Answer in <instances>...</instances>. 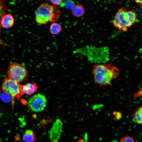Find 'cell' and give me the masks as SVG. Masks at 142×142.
<instances>
[{
  "label": "cell",
  "mask_w": 142,
  "mask_h": 142,
  "mask_svg": "<svg viewBox=\"0 0 142 142\" xmlns=\"http://www.w3.org/2000/svg\"><path fill=\"white\" fill-rule=\"evenodd\" d=\"M92 73L95 82L100 85L106 86L111 85L112 79L118 76L119 71L113 65L105 63L94 65Z\"/></svg>",
  "instance_id": "cell-1"
},
{
  "label": "cell",
  "mask_w": 142,
  "mask_h": 142,
  "mask_svg": "<svg viewBox=\"0 0 142 142\" xmlns=\"http://www.w3.org/2000/svg\"><path fill=\"white\" fill-rule=\"evenodd\" d=\"M61 14L58 6L44 2L40 4L35 12V20L39 24H45L49 22H54L59 18Z\"/></svg>",
  "instance_id": "cell-2"
},
{
  "label": "cell",
  "mask_w": 142,
  "mask_h": 142,
  "mask_svg": "<svg viewBox=\"0 0 142 142\" xmlns=\"http://www.w3.org/2000/svg\"><path fill=\"white\" fill-rule=\"evenodd\" d=\"M7 74L9 78L19 83L26 79L28 72L24 67L18 63L15 62L9 66Z\"/></svg>",
  "instance_id": "cell-3"
},
{
  "label": "cell",
  "mask_w": 142,
  "mask_h": 142,
  "mask_svg": "<svg viewBox=\"0 0 142 142\" xmlns=\"http://www.w3.org/2000/svg\"><path fill=\"white\" fill-rule=\"evenodd\" d=\"M47 103L45 96L43 94L38 93L32 96L27 102V105L31 111L39 112L44 110Z\"/></svg>",
  "instance_id": "cell-4"
},
{
  "label": "cell",
  "mask_w": 142,
  "mask_h": 142,
  "mask_svg": "<svg viewBox=\"0 0 142 142\" xmlns=\"http://www.w3.org/2000/svg\"><path fill=\"white\" fill-rule=\"evenodd\" d=\"M22 85L8 78L6 79L2 85V90L10 94L13 98L19 99L24 94Z\"/></svg>",
  "instance_id": "cell-5"
},
{
  "label": "cell",
  "mask_w": 142,
  "mask_h": 142,
  "mask_svg": "<svg viewBox=\"0 0 142 142\" xmlns=\"http://www.w3.org/2000/svg\"><path fill=\"white\" fill-rule=\"evenodd\" d=\"M126 8L122 7L117 12L113 22L114 26L120 31L125 32L131 26L129 24L126 14Z\"/></svg>",
  "instance_id": "cell-6"
},
{
  "label": "cell",
  "mask_w": 142,
  "mask_h": 142,
  "mask_svg": "<svg viewBox=\"0 0 142 142\" xmlns=\"http://www.w3.org/2000/svg\"><path fill=\"white\" fill-rule=\"evenodd\" d=\"M62 123L61 120L57 119L49 132V137L52 142H58L62 129Z\"/></svg>",
  "instance_id": "cell-7"
},
{
  "label": "cell",
  "mask_w": 142,
  "mask_h": 142,
  "mask_svg": "<svg viewBox=\"0 0 142 142\" xmlns=\"http://www.w3.org/2000/svg\"><path fill=\"white\" fill-rule=\"evenodd\" d=\"M24 93L28 95L34 94L37 90L38 86L35 83H28L22 85Z\"/></svg>",
  "instance_id": "cell-8"
},
{
  "label": "cell",
  "mask_w": 142,
  "mask_h": 142,
  "mask_svg": "<svg viewBox=\"0 0 142 142\" xmlns=\"http://www.w3.org/2000/svg\"><path fill=\"white\" fill-rule=\"evenodd\" d=\"M14 23V19L13 16L10 14H5L2 18L1 22V26L5 28L12 27Z\"/></svg>",
  "instance_id": "cell-9"
},
{
  "label": "cell",
  "mask_w": 142,
  "mask_h": 142,
  "mask_svg": "<svg viewBox=\"0 0 142 142\" xmlns=\"http://www.w3.org/2000/svg\"><path fill=\"white\" fill-rule=\"evenodd\" d=\"M71 11L72 15L76 17L82 16L85 13V9L83 6L80 4L75 5Z\"/></svg>",
  "instance_id": "cell-10"
},
{
  "label": "cell",
  "mask_w": 142,
  "mask_h": 142,
  "mask_svg": "<svg viewBox=\"0 0 142 142\" xmlns=\"http://www.w3.org/2000/svg\"><path fill=\"white\" fill-rule=\"evenodd\" d=\"M23 139L25 142H35L36 137L33 131L31 129H28L24 132Z\"/></svg>",
  "instance_id": "cell-11"
},
{
  "label": "cell",
  "mask_w": 142,
  "mask_h": 142,
  "mask_svg": "<svg viewBox=\"0 0 142 142\" xmlns=\"http://www.w3.org/2000/svg\"><path fill=\"white\" fill-rule=\"evenodd\" d=\"M132 120L134 122L142 125V106L138 108L134 112Z\"/></svg>",
  "instance_id": "cell-12"
},
{
  "label": "cell",
  "mask_w": 142,
  "mask_h": 142,
  "mask_svg": "<svg viewBox=\"0 0 142 142\" xmlns=\"http://www.w3.org/2000/svg\"><path fill=\"white\" fill-rule=\"evenodd\" d=\"M126 14L128 21L131 26L136 21L137 17L136 13L134 10H130L126 11Z\"/></svg>",
  "instance_id": "cell-13"
},
{
  "label": "cell",
  "mask_w": 142,
  "mask_h": 142,
  "mask_svg": "<svg viewBox=\"0 0 142 142\" xmlns=\"http://www.w3.org/2000/svg\"><path fill=\"white\" fill-rule=\"evenodd\" d=\"M62 27L59 24L56 22H53L50 25L49 31L51 34L56 35L60 33L62 31Z\"/></svg>",
  "instance_id": "cell-14"
},
{
  "label": "cell",
  "mask_w": 142,
  "mask_h": 142,
  "mask_svg": "<svg viewBox=\"0 0 142 142\" xmlns=\"http://www.w3.org/2000/svg\"><path fill=\"white\" fill-rule=\"evenodd\" d=\"M7 7L5 2L3 0H0V34L1 32V21L3 17L5 14Z\"/></svg>",
  "instance_id": "cell-15"
},
{
  "label": "cell",
  "mask_w": 142,
  "mask_h": 142,
  "mask_svg": "<svg viewBox=\"0 0 142 142\" xmlns=\"http://www.w3.org/2000/svg\"><path fill=\"white\" fill-rule=\"evenodd\" d=\"M75 4L74 2L71 0H67L63 2L60 6H65L68 10H71Z\"/></svg>",
  "instance_id": "cell-16"
},
{
  "label": "cell",
  "mask_w": 142,
  "mask_h": 142,
  "mask_svg": "<svg viewBox=\"0 0 142 142\" xmlns=\"http://www.w3.org/2000/svg\"><path fill=\"white\" fill-rule=\"evenodd\" d=\"M120 142H135L134 139L129 136L124 137L121 139Z\"/></svg>",
  "instance_id": "cell-17"
},
{
  "label": "cell",
  "mask_w": 142,
  "mask_h": 142,
  "mask_svg": "<svg viewBox=\"0 0 142 142\" xmlns=\"http://www.w3.org/2000/svg\"><path fill=\"white\" fill-rule=\"evenodd\" d=\"M9 95L3 94H1V97L3 100L6 102H9L11 100L9 97Z\"/></svg>",
  "instance_id": "cell-18"
},
{
  "label": "cell",
  "mask_w": 142,
  "mask_h": 142,
  "mask_svg": "<svg viewBox=\"0 0 142 142\" xmlns=\"http://www.w3.org/2000/svg\"><path fill=\"white\" fill-rule=\"evenodd\" d=\"M63 0H51L50 2L51 3L54 5L57 6L60 5L62 4L63 2Z\"/></svg>",
  "instance_id": "cell-19"
},
{
  "label": "cell",
  "mask_w": 142,
  "mask_h": 142,
  "mask_svg": "<svg viewBox=\"0 0 142 142\" xmlns=\"http://www.w3.org/2000/svg\"><path fill=\"white\" fill-rule=\"evenodd\" d=\"M113 114L115 115V117L117 119H119L121 118V113L118 112H114Z\"/></svg>",
  "instance_id": "cell-20"
},
{
  "label": "cell",
  "mask_w": 142,
  "mask_h": 142,
  "mask_svg": "<svg viewBox=\"0 0 142 142\" xmlns=\"http://www.w3.org/2000/svg\"><path fill=\"white\" fill-rule=\"evenodd\" d=\"M135 1L140 5H142V0H135Z\"/></svg>",
  "instance_id": "cell-21"
}]
</instances>
